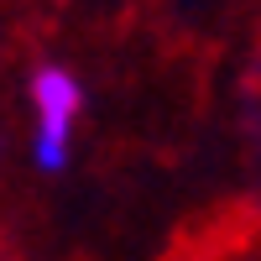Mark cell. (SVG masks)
Segmentation results:
<instances>
[{
    "instance_id": "6da1fadb",
    "label": "cell",
    "mask_w": 261,
    "mask_h": 261,
    "mask_svg": "<svg viewBox=\"0 0 261 261\" xmlns=\"http://www.w3.org/2000/svg\"><path fill=\"white\" fill-rule=\"evenodd\" d=\"M27 99H32V162L37 172H63L73 162V130L84 115V84L73 68L63 63H42L27 79Z\"/></svg>"
}]
</instances>
